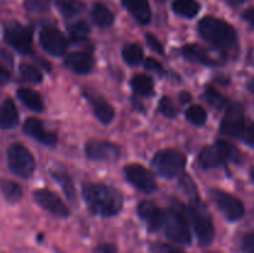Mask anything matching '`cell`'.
Returning <instances> with one entry per match:
<instances>
[{
  "label": "cell",
  "instance_id": "cell-24",
  "mask_svg": "<svg viewBox=\"0 0 254 253\" xmlns=\"http://www.w3.org/2000/svg\"><path fill=\"white\" fill-rule=\"evenodd\" d=\"M92 20L94 24L99 27H109L114 22V14L109 10L108 6L104 4H94L93 9L91 12Z\"/></svg>",
  "mask_w": 254,
  "mask_h": 253
},
{
  "label": "cell",
  "instance_id": "cell-21",
  "mask_svg": "<svg viewBox=\"0 0 254 253\" xmlns=\"http://www.w3.org/2000/svg\"><path fill=\"white\" fill-rule=\"evenodd\" d=\"M19 123V112L11 99H5L0 104V128L11 129Z\"/></svg>",
  "mask_w": 254,
  "mask_h": 253
},
{
  "label": "cell",
  "instance_id": "cell-23",
  "mask_svg": "<svg viewBox=\"0 0 254 253\" xmlns=\"http://www.w3.org/2000/svg\"><path fill=\"white\" fill-rule=\"evenodd\" d=\"M201 5L197 0H174L173 10L179 16L192 19L200 12Z\"/></svg>",
  "mask_w": 254,
  "mask_h": 253
},
{
  "label": "cell",
  "instance_id": "cell-12",
  "mask_svg": "<svg viewBox=\"0 0 254 253\" xmlns=\"http://www.w3.org/2000/svg\"><path fill=\"white\" fill-rule=\"evenodd\" d=\"M124 175L128 183L143 192L150 193L156 190L155 176L151 171L144 168L140 164H129L124 168Z\"/></svg>",
  "mask_w": 254,
  "mask_h": 253
},
{
  "label": "cell",
  "instance_id": "cell-38",
  "mask_svg": "<svg viewBox=\"0 0 254 253\" xmlns=\"http://www.w3.org/2000/svg\"><path fill=\"white\" fill-rule=\"evenodd\" d=\"M241 246L243 253H254V236L252 232H248L243 236Z\"/></svg>",
  "mask_w": 254,
  "mask_h": 253
},
{
  "label": "cell",
  "instance_id": "cell-9",
  "mask_svg": "<svg viewBox=\"0 0 254 253\" xmlns=\"http://www.w3.org/2000/svg\"><path fill=\"white\" fill-rule=\"evenodd\" d=\"M210 196L223 217L230 222L240 221L245 216L246 208L243 202L230 192H226L220 189H211Z\"/></svg>",
  "mask_w": 254,
  "mask_h": 253
},
{
  "label": "cell",
  "instance_id": "cell-17",
  "mask_svg": "<svg viewBox=\"0 0 254 253\" xmlns=\"http://www.w3.org/2000/svg\"><path fill=\"white\" fill-rule=\"evenodd\" d=\"M83 94L84 98H87V101L91 104L94 116L97 117V119L101 123L109 124L113 122L114 117H116V112H114L113 107L106 99H103L101 96L96 94L94 92L89 91V89H84Z\"/></svg>",
  "mask_w": 254,
  "mask_h": 253
},
{
  "label": "cell",
  "instance_id": "cell-30",
  "mask_svg": "<svg viewBox=\"0 0 254 253\" xmlns=\"http://www.w3.org/2000/svg\"><path fill=\"white\" fill-rule=\"evenodd\" d=\"M203 98L210 106H212L216 109H220V111H226V108L231 104L226 97H223L220 92L216 91L215 88H211V87L206 88Z\"/></svg>",
  "mask_w": 254,
  "mask_h": 253
},
{
  "label": "cell",
  "instance_id": "cell-5",
  "mask_svg": "<svg viewBox=\"0 0 254 253\" xmlns=\"http://www.w3.org/2000/svg\"><path fill=\"white\" fill-rule=\"evenodd\" d=\"M188 215L190 216L191 222H192L198 245L201 247L210 246L215 240V225H213L212 217L207 207L196 196L191 200L190 206L188 207Z\"/></svg>",
  "mask_w": 254,
  "mask_h": 253
},
{
  "label": "cell",
  "instance_id": "cell-34",
  "mask_svg": "<svg viewBox=\"0 0 254 253\" xmlns=\"http://www.w3.org/2000/svg\"><path fill=\"white\" fill-rule=\"evenodd\" d=\"M24 5L30 12H45L50 9L51 0H25Z\"/></svg>",
  "mask_w": 254,
  "mask_h": 253
},
{
  "label": "cell",
  "instance_id": "cell-15",
  "mask_svg": "<svg viewBox=\"0 0 254 253\" xmlns=\"http://www.w3.org/2000/svg\"><path fill=\"white\" fill-rule=\"evenodd\" d=\"M34 200L36 201L40 207H42L56 217L66 218L69 216V210L66 203L56 193L47 190V189H39V190L35 191Z\"/></svg>",
  "mask_w": 254,
  "mask_h": 253
},
{
  "label": "cell",
  "instance_id": "cell-11",
  "mask_svg": "<svg viewBox=\"0 0 254 253\" xmlns=\"http://www.w3.org/2000/svg\"><path fill=\"white\" fill-rule=\"evenodd\" d=\"M181 54L189 61L196 63L206 64V66H217L225 62V55L218 50H210L196 44H189L183 46Z\"/></svg>",
  "mask_w": 254,
  "mask_h": 253
},
{
  "label": "cell",
  "instance_id": "cell-35",
  "mask_svg": "<svg viewBox=\"0 0 254 253\" xmlns=\"http://www.w3.org/2000/svg\"><path fill=\"white\" fill-rule=\"evenodd\" d=\"M159 111L168 118H175L178 116V108L168 96H164L159 103Z\"/></svg>",
  "mask_w": 254,
  "mask_h": 253
},
{
  "label": "cell",
  "instance_id": "cell-2",
  "mask_svg": "<svg viewBox=\"0 0 254 253\" xmlns=\"http://www.w3.org/2000/svg\"><path fill=\"white\" fill-rule=\"evenodd\" d=\"M166 238L180 246H189L192 242L188 211L178 200L171 201V206L164 211L163 227Z\"/></svg>",
  "mask_w": 254,
  "mask_h": 253
},
{
  "label": "cell",
  "instance_id": "cell-44",
  "mask_svg": "<svg viewBox=\"0 0 254 253\" xmlns=\"http://www.w3.org/2000/svg\"><path fill=\"white\" fill-rule=\"evenodd\" d=\"M246 0H228V2H230L231 5H241L243 4Z\"/></svg>",
  "mask_w": 254,
  "mask_h": 253
},
{
  "label": "cell",
  "instance_id": "cell-10",
  "mask_svg": "<svg viewBox=\"0 0 254 253\" xmlns=\"http://www.w3.org/2000/svg\"><path fill=\"white\" fill-rule=\"evenodd\" d=\"M4 40L20 54L29 55L32 52V30L20 22L11 21L5 25Z\"/></svg>",
  "mask_w": 254,
  "mask_h": 253
},
{
  "label": "cell",
  "instance_id": "cell-8",
  "mask_svg": "<svg viewBox=\"0 0 254 253\" xmlns=\"http://www.w3.org/2000/svg\"><path fill=\"white\" fill-rule=\"evenodd\" d=\"M7 165L14 175L29 179L35 170V159L22 144H12L7 149Z\"/></svg>",
  "mask_w": 254,
  "mask_h": 253
},
{
  "label": "cell",
  "instance_id": "cell-13",
  "mask_svg": "<svg viewBox=\"0 0 254 253\" xmlns=\"http://www.w3.org/2000/svg\"><path fill=\"white\" fill-rule=\"evenodd\" d=\"M86 155L88 159L98 163H114L121 156V149L118 145L107 140H92L86 144Z\"/></svg>",
  "mask_w": 254,
  "mask_h": 253
},
{
  "label": "cell",
  "instance_id": "cell-16",
  "mask_svg": "<svg viewBox=\"0 0 254 253\" xmlns=\"http://www.w3.org/2000/svg\"><path fill=\"white\" fill-rule=\"evenodd\" d=\"M138 216L150 232L161 230L164 223V211L153 201L144 200L138 206Z\"/></svg>",
  "mask_w": 254,
  "mask_h": 253
},
{
  "label": "cell",
  "instance_id": "cell-33",
  "mask_svg": "<svg viewBox=\"0 0 254 253\" xmlns=\"http://www.w3.org/2000/svg\"><path fill=\"white\" fill-rule=\"evenodd\" d=\"M68 32L73 41L84 40L89 34V26L86 21H76L68 26Z\"/></svg>",
  "mask_w": 254,
  "mask_h": 253
},
{
  "label": "cell",
  "instance_id": "cell-43",
  "mask_svg": "<svg viewBox=\"0 0 254 253\" xmlns=\"http://www.w3.org/2000/svg\"><path fill=\"white\" fill-rule=\"evenodd\" d=\"M191 99V97H190V94L189 93H186V92H183V93L180 94V101H181V103H186V102H189Z\"/></svg>",
  "mask_w": 254,
  "mask_h": 253
},
{
  "label": "cell",
  "instance_id": "cell-3",
  "mask_svg": "<svg viewBox=\"0 0 254 253\" xmlns=\"http://www.w3.org/2000/svg\"><path fill=\"white\" fill-rule=\"evenodd\" d=\"M198 32L205 41L217 49H232L237 44V32L232 25L218 17H203L198 22Z\"/></svg>",
  "mask_w": 254,
  "mask_h": 253
},
{
  "label": "cell",
  "instance_id": "cell-4",
  "mask_svg": "<svg viewBox=\"0 0 254 253\" xmlns=\"http://www.w3.org/2000/svg\"><path fill=\"white\" fill-rule=\"evenodd\" d=\"M220 131L223 135L241 139L248 145H253V126L251 122H247L240 104H230L226 108Z\"/></svg>",
  "mask_w": 254,
  "mask_h": 253
},
{
  "label": "cell",
  "instance_id": "cell-41",
  "mask_svg": "<svg viewBox=\"0 0 254 253\" xmlns=\"http://www.w3.org/2000/svg\"><path fill=\"white\" fill-rule=\"evenodd\" d=\"M9 79H10L9 72L5 69V67L2 66V64H0V86L7 83V82H9Z\"/></svg>",
  "mask_w": 254,
  "mask_h": 253
},
{
  "label": "cell",
  "instance_id": "cell-40",
  "mask_svg": "<svg viewBox=\"0 0 254 253\" xmlns=\"http://www.w3.org/2000/svg\"><path fill=\"white\" fill-rule=\"evenodd\" d=\"M93 253H118V248L113 243H101L93 248Z\"/></svg>",
  "mask_w": 254,
  "mask_h": 253
},
{
  "label": "cell",
  "instance_id": "cell-31",
  "mask_svg": "<svg viewBox=\"0 0 254 253\" xmlns=\"http://www.w3.org/2000/svg\"><path fill=\"white\" fill-rule=\"evenodd\" d=\"M186 118L195 126H201L207 122V112L203 107L193 104V106L189 107L188 111H186Z\"/></svg>",
  "mask_w": 254,
  "mask_h": 253
},
{
  "label": "cell",
  "instance_id": "cell-39",
  "mask_svg": "<svg viewBox=\"0 0 254 253\" xmlns=\"http://www.w3.org/2000/svg\"><path fill=\"white\" fill-rule=\"evenodd\" d=\"M146 41H148V45L150 46L151 50H154L155 52H158V54L160 55H164V46L163 44H161L160 41L158 40V37L154 36V35L151 34H146Z\"/></svg>",
  "mask_w": 254,
  "mask_h": 253
},
{
  "label": "cell",
  "instance_id": "cell-6",
  "mask_svg": "<svg viewBox=\"0 0 254 253\" xmlns=\"http://www.w3.org/2000/svg\"><path fill=\"white\" fill-rule=\"evenodd\" d=\"M241 159V151L233 144L226 140L216 141L213 145L205 146L198 155V165L203 170L218 168L221 165L238 161Z\"/></svg>",
  "mask_w": 254,
  "mask_h": 253
},
{
  "label": "cell",
  "instance_id": "cell-42",
  "mask_svg": "<svg viewBox=\"0 0 254 253\" xmlns=\"http://www.w3.org/2000/svg\"><path fill=\"white\" fill-rule=\"evenodd\" d=\"M243 17H245L246 20L248 21V24L251 25V26H253V22H254V19H253V9L252 7H250L248 10H246V12L243 14Z\"/></svg>",
  "mask_w": 254,
  "mask_h": 253
},
{
  "label": "cell",
  "instance_id": "cell-25",
  "mask_svg": "<svg viewBox=\"0 0 254 253\" xmlns=\"http://www.w3.org/2000/svg\"><path fill=\"white\" fill-rule=\"evenodd\" d=\"M51 176L60 186H61L62 191L66 195V197L68 198L71 202H76V189L73 186V181L69 178L68 174H66L64 171L60 170H52Z\"/></svg>",
  "mask_w": 254,
  "mask_h": 253
},
{
  "label": "cell",
  "instance_id": "cell-1",
  "mask_svg": "<svg viewBox=\"0 0 254 253\" xmlns=\"http://www.w3.org/2000/svg\"><path fill=\"white\" fill-rule=\"evenodd\" d=\"M82 195L91 212L101 217H113L123 208V195L116 188L104 184H86Z\"/></svg>",
  "mask_w": 254,
  "mask_h": 253
},
{
  "label": "cell",
  "instance_id": "cell-36",
  "mask_svg": "<svg viewBox=\"0 0 254 253\" xmlns=\"http://www.w3.org/2000/svg\"><path fill=\"white\" fill-rule=\"evenodd\" d=\"M150 253H185L184 251L179 250V248L173 247L170 245H165V243H153L150 246Z\"/></svg>",
  "mask_w": 254,
  "mask_h": 253
},
{
  "label": "cell",
  "instance_id": "cell-20",
  "mask_svg": "<svg viewBox=\"0 0 254 253\" xmlns=\"http://www.w3.org/2000/svg\"><path fill=\"white\" fill-rule=\"evenodd\" d=\"M124 7L141 25L150 22L151 9L148 0H122Z\"/></svg>",
  "mask_w": 254,
  "mask_h": 253
},
{
  "label": "cell",
  "instance_id": "cell-7",
  "mask_svg": "<svg viewBox=\"0 0 254 253\" xmlns=\"http://www.w3.org/2000/svg\"><path fill=\"white\" fill-rule=\"evenodd\" d=\"M151 165L160 176L174 179L183 174L186 165V156L176 149H164L154 155Z\"/></svg>",
  "mask_w": 254,
  "mask_h": 253
},
{
  "label": "cell",
  "instance_id": "cell-45",
  "mask_svg": "<svg viewBox=\"0 0 254 253\" xmlns=\"http://www.w3.org/2000/svg\"><path fill=\"white\" fill-rule=\"evenodd\" d=\"M205 253H221V252H216V251H206Z\"/></svg>",
  "mask_w": 254,
  "mask_h": 253
},
{
  "label": "cell",
  "instance_id": "cell-19",
  "mask_svg": "<svg viewBox=\"0 0 254 253\" xmlns=\"http://www.w3.org/2000/svg\"><path fill=\"white\" fill-rule=\"evenodd\" d=\"M66 66L74 73L87 74L93 69L94 60L87 52L76 51L66 57Z\"/></svg>",
  "mask_w": 254,
  "mask_h": 253
},
{
  "label": "cell",
  "instance_id": "cell-29",
  "mask_svg": "<svg viewBox=\"0 0 254 253\" xmlns=\"http://www.w3.org/2000/svg\"><path fill=\"white\" fill-rule=\"evenodd\" d=\"M0 190L9 202H16L22 197V189L19 184L7 179L0 180Z\"/></svg>",
  "mask_w": 254,
  "mask_h": 253
},
{
  "label": "cell",
  "instance_id": "cell-28",
  "mask_svg": "<svg viewBox=\"0 0 254 253\" xmlns=\"http://www.w3.org/2000/svg\"><path fill=\"white\" fill-rule=\"evenodd\" d=\"M123 60L130 66H138L144 61V52L140 45L138 44H128L123 47L122 51Z\"/></svg>",
  "mask_w": 254,
  "mask_h": 253
},
{
  "label": "cell",
  "instance_id": "cell-32",
  "mask_svg": "<svg viewBox=\"0 0 254 253\" xmlns=\"http://www.w3.org/2000/svg\"><path fill=\"white\" fill-rule=\"evenodd\" d=\"M20 74H21V78L24 81L30 82V83H41L42 79H44L41 71L37 67L29 63L20 64Z\"/></svg>",
  "mask_w": 254,
  "mask_h": 253
},
{
  "label": "cell",
  "instance_id": "cell-18",
  "mask_svg": "<svg viewBox=\"0 0 254 253\" xmlns=\"http://www.w3.org/2000/svg\"><path fill=\"white\" fill-rule=\"evenodd\" d=\"M24 131L32 139L37 140L44 145L54 146L57 143V135L54 131L46 130L44 128V123L37 118H29L24 123Z\"/></svg>",
  "mask_w": 254,
  "mask_h": 253
},
{
  "label": "cell",
  "instance_id": "cell-26",
  "mask_svg": "<svg viewBox=\"0 0 254 253\" xmlns=\"http://www.w3.org/2000/svg\"><path fill=\"white\" fill-rule=\"evenodd\" d=\"M56 6L66 19L77 16L86 9V4L82 0H56Z\"/></svg>",
  "mask_w": 254,
  "mask_h": 253
},
{
  "label": "cell",
  "instance_id": "cell-46",
  "mask_svg": "<svg viewBox=\"0 0 254 253\" xmlns=\"http://www.w3.org/2000/svg\"><path fill=\"white\" fill-rule=\"evenodd\" d=\"M158 1H165V0H158Z\"/></svg>",
  "mask_w": 254,
  "mask_h": 253
},
{
  "label": "cell",
  "instance_id": "cell-14",
  "mask_svg": "<svg viewBox=\"0 0 254 253\" xmlns=\"http://www.w3.org/2000/svg\"><path fill=\"white\" fill-rule=\"evenodd\" d=\"M39 41L42 49L51 56L62 57L66 55L67 40L64 35L56 27H44L39 35Z\"/></svg>",
  "mask_w": 254,
  "mask_h": 253
},
{
  "label": "cell",
  "instance_id": "cell-37",
  "mask_svg": "<svg viewBox=\"0 0 254 253\" xmlns=\"http://www.w3.org/2000/svg\"><path fill=\"white\" fill-rule=\"evenodd\" d=\"M145 68L149 69V71H153L154 73L160 74V76H164L165 74V71H164V67L158 60L153 59V57H148L145 60Z\"/></svg>",
  "mask_w": 254,
  "mask_h": 253
},
{
  "label": "cell",
  "instance_id": "cell-22",
  "mask_svg": "<svg viewBox=\"0 0 254 253\" xmlns=\"http://www.w3.org/2000/svg\"><path fill=\"white\" fill-rule=\"evenodd\" d=\"M17 98L21 101L25 107L34 112L44 111V101L39 92L31 88H20L17 89Z\"/></svg>",
  "mask_w": 254,
  "mask_h": 253
},
{
  "label": "cell",
  "instance_id": "cell-27",
  "mask_svg": "<svg viewBox=\"0 0 254 253\" xmlns=\"http://www.w3.org/2000/svg\"><path fill=\"white\" fill-rule=\"evenodd\" d=\"M131 88L136 94H140L144 97H150L154 93V81L151 77L146 74L138 73L131 78Z\"/></svg>",
  "mask_w": 254,
  "mask_h": 253
}]
</instances>
